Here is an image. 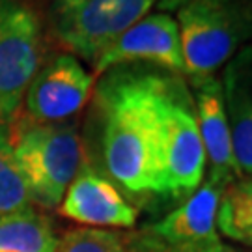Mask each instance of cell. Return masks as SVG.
I'll return each mask as SVG.
<instances>
[{
	"label": "cell",
	"instance_id": "30bf717a",
	"mask_svg": "<svg viewBox=\"0 0 252 252\" xmlns=\"http://www.w3.org/2000/svg\"><path fill=\"white\" fill-rule=\"evenodd\" d=\"M222 189L207 178L178 209L150 228L152 239L176 252H198L219 243L215 215Z\"/></svg>",
	"mask_w": 252,
	"mask_h": 252
},
{
	"label": "cell",
	"instance_id": "5b68a950",
	"mask_svg": "<svg viewBox=\"0 0 252 252\" xmlns=\"http://www.w3.org/2000/svg\"><path fill=\"white\" fill-rule=\"evenodd\" d=\"M155 4L157 0H49L47 19L54 39L69 54L94 65Z\"/></svg>",
	"mask_w": 252,
	"mask_h": 252
},
{
	"label": "cell",
	"instance_id": "4fadbf2b",
	"mask_svg": "<svg viewBox=\"0 0 252 252\" xmlns=\"http://www.w3.org/2000/svg\"><path fill=\"white\" fill-rule=\"evenodd\" d=\"M58 237L36 207L0 215V252H56Z\"/></svg>",
	"mask_w": 252,
	"mask_h": 252
},
{
	"label": "cell",
	"instance_id": "ba28073f",
	"mask_svg": "<svg viewBox=\"0 0 252 252\" xmlns=\"http://www.w3.org/2000/svg\"><path fill=\"white\" fill-rule=\"evenodd\" d=\"M133 62L153 63L174 75L183 73L180 30L170 13H148L99 54L94 69L101 75Z\"/></svg>",
	"mask_w": 252,
	"mask_h": 252
},
{
	"label": "cell",
	"instance_id": "6da1fadb",
	"mask_svg": "<svg viewBox=\"0 0 252 252\" xmlns=\"http://www.w3.org/2000/svg\"><path fill=\"white\" fill-rule=\"evenodd\" d=\"M101 152L112 181L131 194H166L150 73L116 71L99 84Z\"/></svg>",
	"mask_w": 252,
	"mask_h": 252
},
{
	"label": "cell",
	"instance_id": "5bb4252c",
	"mask_svg": "<svg viewBox=\"0 0 252 252\" xmlns=\"http://www.w3.org/2000/svg\"><path fill=\"white\" fill-rule=\"evenodd\" d=\"M217 232L252 247V176L226 185L217 206Z\"/></svg>",
	"mask_w": 252,
	"mask_h": 252
},
{
	"label": "cell",
	"instance_id": "9a60e30c",
	"mask_svg": "<svg viewBox=\"0 0 252 252\" xmlns=\"http://www.w3.org/2000/svg\"><path fill=\"white\" fill-rule=\"evenodd\" d=\"M32 204L30 189L13 153L11 127L0 122V215L25 211L34 207Z\"/></svg>",
	"mask_w": 252,
	"mask_h": 252
},
{
	"label": "cell",
	"instance_id": "8992f818",
	"mask_svg": "<svg viewBox=\"0 0 252 252\" xmlns=\"http://www.w3.org/2000/svg\"><path fill=\"white\" fill-rule=\"evenodd\" d=\"M43 28L28 0H0V122L13 126L41 67Z\"/></svg>",
	"mask_w": 252,
	"mask_h": 252
},
{
	"label": "cell",
	"instance_id": "8fae6325",
	"mask_svg": "<svg viewBox=\"0 0 252 252\" xmlns=\"http://www.w3.org/2000/svg\"><path fill=\"white\" fill-rule=\"evenodd\" d=\"M190 86L206 161L211 166L209 178L226 187L232 181L243 178V174L235 162L234 142L222 97V84L215 75H209L202 79H192Z\"/></svg>",
	"mask_w": 252,
	"mask_h": 252
},
{
	"label": "cell",
	"instance_id": "ac0fdd59",
	"mask_svg": "<svg viewBox=\"0 0 252 252\" xmlns=\"http://www.w3.org/2000/svg\"><path fill=\"white\" fill-rule=\"evenodd\" d=\"M146 245H148L150 249H153V251H157V252H176V251H170V249H164L162 245H159L157 241H153V239H150V241H148ZM198 252H237V251H234L232 247L224 245L222 241H219V243H215L213 247H209V249H204V251H198Z\"/></svg>",
	"mask_w": 252,
	"mask_h": 252
},
{
	"label": "cell",
	"instance_id": "2e32d148",
	"mask_svg": "<svg viewBox=\"0 0 252 252\" xmlns=\"http://www.w3.org/2000/svg\"><path fill=\"white\" fill-rule=\"evenodd\" d=\"M56 252H127L120 234L103 228L79 226L58 239Z\"/></svg>",
	"mask_w": 252,
	"mask_h": 252
},
{
	"label": "cell",
	"instance_id": "277c9868",
	"mask_svg": "<svg viewBox=\"0 0 252 252\" xmlns=\"http://www.w3.org/2000/svg\"><path fill=\"white\" fill-rule=\"evenodd\" d=\"M183 75H215L252 37V6L235 2H192L176 11Z\"/></svg>",
	"mask_w": 252,
	"mask_h": 252
},
{
	"label": "cell",
	"instance_id": "e0dca14e",
	"mask_svg": "<svg viewBox=\"0 0 252 252\" xmlns=\"http://www.w3.org/2000/svg\"><path fill=\"white\" fill-rule=\"evenodd\" d=\"M192 2H235V0H157L155 6L161 13H172L183 6H189Z\"/></svg>",
	"mask_w": 252,
	"mask_h": 252
},
{
	"label": "cell",
	"instance_id": "7a4b0ae2",
	"mask_svg": "<svg viewBox=\"0 0 252 252\" xmlns=\"http://www.w3.org/2000/svg\"><path fill=\"white\" fill-rule=\"evenodd\" d=\"M150 92L166 194L187 198L202 185L207 164L194 101L178 75L150 73Z\"/></svg>",
	"mask_w": 252,
	"mask_h": 252
},
{
	"label": "cell",
	"instance_id": "52a82bcc",
	"mask_svg": "<svg viewBox=\"0 0 252 252\" xmlns=\"http://www.w3.org/2000/svg\"><path fill=\"white\" fill-rule=\"evenodd\" d=\"M94 88V75L77 56L62 53L41 65L30 81L23 99L28 120L37 124L67 122L81 110Z\"/></svg>",
	"mask_w": 252,
	"mask_h": 252
},
{
	"label": "cell",
	"instance_id": "d6986e66",
	"mask_svg": "<svg viewBox=\"0 0 252 252\" xmlns=\"http://www.w3.org/2000/svg\"><path fill=\"white\" fill-rule=\"evenodd\" d=\"M251 6H252V0H251Z\"/></svg>",
	"mask_w": 252,
	"mask_h": 252
},
{
	"label": "cell",
	"instance_id": "9c48e42d",
	"mask_svg": "<svg viewBox=\"0 0 252 252\" xmlns=\"http://www.w3.org/2000/svg\"><path fill=\"white\" fill-rule=\"evenodd\" d=\"M58 213L88 228H133L136 224L135 206L120 192L118 185L92 164L82 162L81 170L67 187Z\"/></svg>",
	"mask_w": 252,
	"mask_h": 252
},
{
	"label": "cell",
	"instance_id": "3957f363",
	"mask_svg": "<svg viewBox=\"0 0 252 252\" xmlns=\"http://www.w3.org/2000/svg\"><path fill=\"white\" fill-rule=\"evenodd\" d=\"M11 144L32 202L45 209L60 206L84 162L77 124H37L23 118L11 126Z\"/></svg>",
	"mask_w": 252,
	"mask_h": 252
},
{
	"label": "cell",
	"instance_id": "7c38bea8",
	"mask_svg": "<svg viewBox=\"0 0 252 252\" xmlns=\"http://www.w3.org/2000/svg\"><path fill=\"white\" fill-rule=\"evenodd\" d=\"M222 97L235 162L241 174L252 176V45H245L224 65Z\"/></svg>",
	"mask_w": 252,
	"mask_h": 252
}]
</instances>
